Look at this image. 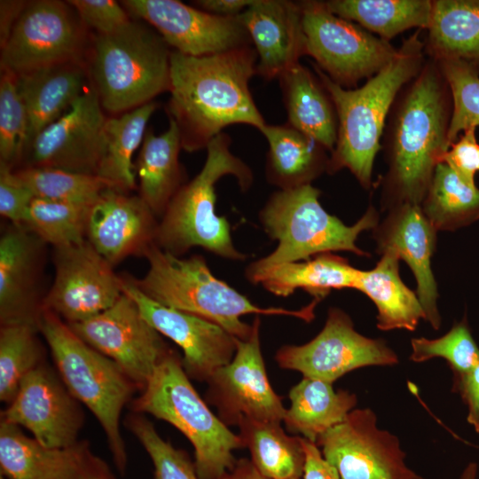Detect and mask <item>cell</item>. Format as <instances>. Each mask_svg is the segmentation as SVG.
I'll return each instance as SVG.
<instances>
[{"instance_id": "14", "label": "cell", "mask_w": 479, "mask_h": 479, "mask_svg": "<svg viewBox=\"0 0 479 479\" xmlns=\"http://www.w3.org/2000/svg\"><path fill=\"white\" fill-rule=\"evenodd\" d=\"M68 326L84 342L113 360L142 390L171 350L124 292L109 309Z\"/></svg>"}, {"instance_id": "29", "label": "cell", "mask_w": 479, "mask_h": 479, "mask_svg": "<svg viewBox=\"0 0 479 479\" xmlns=\"http://www.w3.org/2000/svg\"><path fill=\"white\" fill-rule=\"evenodd\" d=\"M181 136L176 122L169 118V128L161 135L147 130L136 161L139 196L155 216L161 217L170 200L185 184L179 162Z\"/></svg>"}, {"instance_id": "34", "label": "cell", "mask_w": 479, "mask_h": 479, "mask_svg": "<svg viewBox=\"0 0 479 479\" xmlns=\"http://www.w3.org/2000/svg\"><path fill=\"white\" fill-rule=\"evenodd\" d=\"M156 108V102L152 101L120 116L106 118L97 175L121 191L129 192L136 187L132 155L142 145L147 122Z\"/></svg>"}, {"instance_id": "16", "label": "cell", "mask_w": 479, "mask_h": 479, "mask_svg": "<svg viewBox=\"0 0 479 479\" xmlns=\"http://www.w3.org/2000/svg\"><path fill=\"white\" fill-rule=\"evenodd\" d=\"M253 333L238 340L232 360L217 369L207 381V401L227 426H238L242 417L283 422L287 409L271 386L262 354L261 319L255 316Z\"/></svg>"}, {"instance_id": "38", "label": "cell", "mask_w": 479, "mask_h": 479, "mask_svg": "<svg viewBox=\"0 0 479 479\" xmlns=\"http://www.w3.org/2000/svg\"><path fill=\"white\" fill-rule=\"evenodd\" d=\"M92 204L34 198L24 227L54 248L81 243Z\"/></svg>"}, {"instance_id": "21", "label": "cell", "mask_w": 479, "mask_h": 479, "mask_svg": "<svg viewBox=\"0 0 479 479\" xmlns=\"http://www.w3.org/2000/svg\"><path fill=\"white\" fill-rule=\"evenodd\" d=\"M157 217L138 195L111 187L92 204L86 239L113 266L156 245Z\"/></svg>"}, {"instance_id": "12", "label": "cell", "mask_w": 479, "mask_h": 479, "mask_svg": "<svg viewBox=\"0 0 479 479\" xmlns=\"http://www.w3.org/2000/svg\"><path fill=\"white\" fill-rule=\"evenodd\" d=\"M283 369L303 377L334 383L353 370L371 365H393L397 353L382 339L366 337L356 331L350 317L339 308H330L324 327L302 345H284L275 355Z\"/></svg>"}, {"instance_id": "53", "label": "cell", "mask_w": 479, "mask_h": 479, "mask_svg": "<svg viewBox=\"0 0 479 479\" xmlns=\"http://www.w3.org/2000/svg\"><path fill=\"white\" fill-rule=\"evenodd\" d=\"M83 479H114L107 465L99 458L90 455Z\"/></svg>"}, {"instance_id": "36", "label": "cell", "mask_w": 479, "mask_h": 479, "mask_svg": "<svg viewBox=\"0 0 479 479\" xmlns=\"http://www.w3.org/2000/svg\"><path fill=\"white\" fill-rule=\"evenodd\" d=\"M324 3L334 14L389 42L410 28L427 29L432 15L431 0H329Z\"/></svg>"}, {"instance_id": "9", "label": "cell", "mask_w": 479, "mask_h": 479, "mask_svg": "<svg viewBox=\"0 0 479 479\" xmlns=\"http://www.w3.org/2000/svg\"><path fill=\"white\" fill-rule=\"evenodd\" d=\"M39 331L50 348L62 381L100 423L114 462L123 475L127 453L120 417L138 388L113 360L84 342L52 312L43 310Z\"/></svg>"}, {"instance_id": "45", "label": "cell", "mask_w": 479, "mask_h": 479, "mask_svg": "<svg viewBox=\"0 0 479 479\" xmlns=\"http://www.w3.org/2000/svg\"><path fill=\"white\" fill-rule=\"evenodd\" d=\"M82 24L96 34H110L131 21L122 4L114 0H70L67 1Z\"/></svg>"}, {"instance_id": "23", "label": "cell", "mask_w": 479, "mask_h": 479, "mask_svg": "<svg viewBox=\"0 0 479 479\" xmlns=\"http://www.w3.org/2000/svg\"><path fill=\"white\" fill-rule=\"evenodd\" d=\"M239 20L257 54L256 75L279 77L306 55L300 2L254 0Z\"/></svg>"}, {"instance_id": "22", "label": "cell", "mask_w": 479, "mask_h": 479, "mask_svg": "<svg viewBox=\"0 0 479 479\" xmlns=\"http://www.w3.org/2000/svg\"><path fill=\"white\" fill-rule=\"evenodd\" d=\"M372 231L378 254L394 253L408 264L416 279V294L423 308L425 320L435 330L439 329L438 291L431 268L437 231L420 206L404 204L389 209L382 222Z\"/></svg>"}, {"instance_id": "49", "label": "cell", "mask_w": 479, "mask_h": 479, "mask_svg": "<svg viewBox=\"0 0 479 479\" xmlns=\"http://www.w3.org/2000/svg\"><path fill=\"white\" fill-rule=\"evenodd\" d=\"M302 442L305 452L302 479H341L336 469L324 459L316 443L303 437Z\"/></svg>"}, {"instance_id": "27", "label": "cell", "mask_w": 479, "mask_h": 479, "mask_svg": "<svg viewBox=\"0 0 479 479\" xmlns=\"http://www.w3.org/2000/svg\"><path fill=\"white\" fill-rule=\"evenodd\" d=\"M279 81L287 123L331 153L337 141L338 117L318 76L298 63L283 73Z\"/></svg>"}, {"instance_id": "44", "label": "cell", "mask_w": 479, "mask_h": 479, "mask_svg": "<svg viewBox=\"0 0 479 479\" xmlns=\"http://www.w3.org/2000/svg\"><path fill=\"white\" fill-rule=\"evenodd\" d=\"M126 424L148 453L153 479H200L187 454L165 441L141 413L128 416Z\"/></svg>"}, {"instance_id": "19", "label": "cell", "mask_w": 479, "mask_h": 479, "mask_svg": "<svg viewBox=\"0 0 479 479\" xmlns=\"http://www.w3.org/2000/svg\"><path fill=\"white\" fill-rule=\"evenodd\" d=\"M122 280L123 292L134 300L143 317L181 348L182 365L189 378L207 382L217 369L232 360L239 339L222 326L152 300L130 277H122Z\"/></svg>"}, {"instance_id": "51", "label": "cell", "mask_w": 479, "mask_h": 479, "mask_svg": "<svg viewBox=\"0 0 479 479\" xmlns=\"http://www.w3.org/2000/svg\"><path fill=\"white\" fill-rule=\"evenodd\" d=\"M25 1L0 2V43L1 46L6 42L12 27L27 6Z\"/></svg>"}, {"instance_id": "30", "label": "cell", "mask_w": 479, "mask_h": 479, "mask_svg": "<svg viewBox=\"0 0 479 479\" xmlns=\"http://www.w3.org/2000/svg\"><path fill=\"white\" fill-rule=\"evenodd\" d=\"M357 271L346 258L325 253L306 261L281 263L245 275L251 283L262 285L277 296L287 297L302 289L320 301L332 289H353Z\"/></svg>"}, {"instance_id": "41", "label": "cell", "mask_w": 479, "mask_h": 479, "mask_svg": "<svg viewBox=\"0 0 479 479\" xmlns=\"http://www.w3.org/2000/svg\"><path fill=\"white\" fill-rule=\"evenodd\" d=\"M28 116L18 88V75L1 68L0 161L13 168L27 143Z\"/></svg>"}, {"instance_id": "54", "label": "cell", "mask_w": 479, "mask_h": 479, "mask_svg": "<svg viewBox=\"0 0 479 479\" xmlns=\"http://www.w3.org/2000/svg\"><path fill=\"white\" fill-rule=\"evenodd\" d=\"M478 466L475 462H469L463 469L459 479H476Z\"/></svg>"}, {"instance_id": "42", "label": "cell", "mask_w": 479, "mask_h": 479, "mask_svg": "<svg viewBox=\"0 0 479 479\" xmlns=\"http://www.w3.org/2000/svg\"><path fill=\"white\" fill-rule=\"evenodd\" d=\"M436 62L452 94V113L448 130L451 146L464 130L479 126V73L459 60Z\"/></svg>"}, {"instance_id": "3", "label": "cell", "mask_w": 479, "mask_h": 479, "mask_svg": "<svg viewBox=\"0 0 479 479\" xmlns=\"http://www.w3.org/2000/svg\"><path fill=\"white\" fill-rule=\"evenodd\" d=\"M421 30L406 38L395 58L359 88H343L313 65L338 117L337 141L330 153L328 174L348 169L363 188H371L386 120L401 90L420 73L426 61Z\"/></svg>"}, {"instance_id": "20", "label": "cell", "mask_w": 479, "mask_h": 479, "mask_svg": "<svg viewBox=\"0 0 479 479\" xmlns=\"http://www.w3.org/2000/svg\"><path fill=\"white\" fill-rule=\"evenodd\" d=\"M77 403L61 378L41 364L22 380L1 420L27 428L47 447L66 448L78 443L82 426Z\"/></svg>"}, {"instance_id": "8", "label": "cell", "mask_w": 479, "mask_h": 479, "mask_svg": "<svg viewBox=\"0 0 479 479\" xmlns=\"http://www.w3.org/2000/svg\"><path fill=\"white\" fill-rule=\"evenodd\" d=\"M132 409L165 420L185 435L194 449L200 479H220L237 461L233 452L244 447L240 435L232 432L200 397L182 359L172 350L132 402Z\"/></svg>"}, {"instance_id": "13", "label": "cell", "mask_w": 479, "mask_h": 479, "mask_svg": "<svg viewBox=\"0 0 479 479\" xmlns=\"http://www.w3.org/2000/svg\"><path fill=\"white\" fill-rule=\"evenodd\" d=\"M316 444L341 479H423L406 465L399 439L378 427L370 408L353 409Z\"/></svg>"}, {"instance_id": "5", "label": "cell", "mask_w": 479, "mask_h": 479, "mask_svg": "<svg viewBox=\"0 0 479 479\" xmlns=\"http://www.w3.org/2000/svg\"><path fill=\"white\" fill-rule=\"evenodd\" d=\"M231 143L224 132L215 137L200 171L170 200L157 229L156 245L162 250L181 256L200 247L228 260L247 258L235 247L227 219L216 213L215 185L221 177L233 176L244 192L254 180L250 168L232 153Z\"/></svg>"}, {"instance_id": "32", "label": "cell", "mask_w": 479, "mask_h": 479, "mask_svg": "<svg viewBox=\"0 0 479 479\" xmlns=\"http://www.w3.org/2000/svg\"><path fill=\"white\" fill-rule=\"evenodd\" d=\"M399 261L396 254L387 252L372 270L357 271L353 289L373 301L378 310L376 326L382 331H414L425 319L417 294L400 278Z\"/></svg>"}, {"instance_id": "15", "label": "cell", "mask_w": 479, "mask_h": 479, "mask_svg": "<svg viewBox=\"0 0 479 479\" xmlns=\"http://www.w3.org/2000/svg\"><path fill=\"white\" fill-rule=\"evenodd\" d=\"M55 277L43 301V310L67 325L91 318L123 294L122 277L86 240L54 248Z\"/></svg>"}, {"instance_id": "55", "label": "cell", "mask_w": 479, "mask_h": 479, "mask_svg": "<svg viewBox=\"0 0 479 479\" xmlns=\"http://www.w3.org/2000/svg\"><path fill=\"white\" fill-rule=\"evenodd\" d=\"M0 479H6V478L3 475H0Z\"/></svg>"}, {"instance_id": "1", "label": "cell", "mask_w": 479, "mask_h": 479, "mask_svg": "<svg viewBox=\"0 0 479 479\" xmlns=\"http://www.w3.org/2000/svg\"><path fill=\"white\" fill-rule=\"evenodd\" d=\"M390 112L384 139L387 171L381 181V207L386 212L404 204L420 206L450 147L452 99L436 60L425 61Z\"/></svg>"}, {"instance_id": "4", "label": "cell", "mask_w": 479, "mask_h": 479, "mask_svg": "<svg viewBox=\"0 0 479 479\" xmlns=\"http://www.w3.org/2000/svg\"><path fill=\"white\" fill-rule=\"evenodd\" d=\"M145 257L149 263L145 275L130 278L143 294L164 306L212 321L240 341L253 333V324L240 319L243 315H285L310 322L319 302L314 299L300 310L260 307L217 279L201 255L182 258L153 245Z\"/></svg>"}, {"instance_id": "18", "label": "cell", "mask_w": 479, "mask_h": 479, "mask_svg": "<svg viewBox=\"0 0 479 479\" xmlns=\"http://www.w3.org/2000/svg\"><path fill=\"white\" fill-rule=\"evenodd\" d=\"M129 14L156 30L173 51L201 57L252 45L238 17H220L177 0H125Z\"/></svg>"}, {"instance_id": "50", "label": "cell", "mask_w": 479, "mask_h": 479, "mask_svg": "<svg viewBox=\"0 0 479 479\" xmlns=\"http://www.w3.org/2000/svg\"><path fill=\"white\" fill-rule=\"evenodd\" d=\"M254 0H197L193 6L220 17H238Z\"/></svg>"}, {"instance_id": "26", "label": "cell", "mask_w": 479, "mask_h": 479, "mask_svg": "<svg viewBox=\"0 0 479 479\" xmlns=\"http://www.w3.org/2000/svg\"><path fill=\"white\" fill-rule=\"evenodd\" d=\"M90 83L83 61L58 64L18 75L19 91L28 116L27 145L62 116Z\"/></svg>"}, {"instance_id": "37", "label": "cell", "mask_w": 479, "mask_h": 479, "mask_svg": "<svg viewBox=\"0 0 479 479\" xmlns=\"http://www.w3.org/2000/svg\"><path fill=\"white\" fill-rule=\"evenodd\" d=\"M420 208L437 232H453L479 220V189L465 184L441 162Z\"/></svg>"}, {"instance_id": "52", "label": "cell", "mask_w": 479, "mask_h": 479, "mask_svg": "<svg viewBox=\"0 0 479 479\" xmlns=\"http://www.w3.org/2000/svg\"><path fill=\"white\" fill-rule=\"evenodd\" d=\"M220 479H270L262 475L248 459H237L234 467Z\"/></svg>"}, {"instance_id": "2", "label": "cell", "mask_w": 479, "mask_h": 479, "mask_svg": "<svg viewBox=\"0 0 479 479\" xmlns=\"http://www.w3.org/2000/svg\"><path fill=\"white\" fill-rule=\"evenodd\" d=\"M256 64L253 45L201 57L172 50L167 110L178 126L184 150L207 148L229 125L260 130L266 124L249 90Z\"/></svg>"}, {"instance_id": "31", "label": "cell", "mask_w": 479, "mask_h": 479, "mask_svg": "<svg viewBox=\"0 0 479 479\" xmlns=\"http://www.w3.org/2000/svg\"><path fill=\"white\" fill-rule=\"evenodd\" d=\"M427 31L429 59L459 60L479 73V0H432Z\"/></svg>"}, {"instance_id": "17", "label": "cell", "mask_w": 479, "mask_h": 479, "mask_svg": "<svg viewBox=\"0 0 479 479\" xmlns=\"http://www.w3.org/2000/svg\"><path fill=\"white\" fill-rule=\"evenodd\" d=\"M106 117L91 82L71 107L26 146L23 168H54L97 175Z\"/></svg>"}, {"instance_id": "46", "label": "cell", "mask_w": 479, "mask_h": 479, "mask_svg": "<svg viewBox=\"0 0 479 479\" xmlns=\"http://www.w3.org/2000/svg\"><path fill=\"white\" fill-rule=\"evenodd\" d=\"M35 196L13 168L0 161V214L12 225L24 227Z\"/></svg>"}, {"instance_id": "24", "label": "cell", "mask_w": 479, "mask_h": 479, "mask_svg": "<svg viewBox=\"0 0 479 479\" xmlns=\"http://www.w3.org/2000/svg\"><path fill=\"white\" fill-rule=\"evenodd\" d=\"M45 243L25 227L12 225L0 239L1 325L28 323L39 328L43 301L39 280Z\"/></svg>"}, {"instance_id": "7", "label": "cell", "mask_w": 479, "mask_h": 479, "mask_svg": "<svg viewBox=\"0 0 479 479\" xmlns=\"http://www.w3.org/2000/svg\"><path fill=\"white\" fill-rule=\"evenodd\" d=\"M169 48L156 30L132 20L110 34H96L88 70L102 108L123 114L169 91Z\"/></svg>"}, {"instance_id": "33", "label": "cell", "mask_w": 479, "mask_h": 479, "mask_svg": "<svg viewBox=\"0 0 479 479\" xmlns=\"http://www.w3.org/2000/svg\"><path fill=\"white\" fill-rule=\"evenodd\" d=\"M288 397L291 404L283 420L287 430L313 443L343 421L357 403L354 393L308 377L292 387Z\"/></svg>"}, {"instance_id": "43", "label": "cell", "mask_w": 479, "mask_h": 479, "mask_svg": "<svg viewBox=\"0 0 479 479\" xmlns=\"http://www.w3.org/2000/svg\"><path fill=\"white\" fill-rule=\"evenodd\" d=\"M435 357L447 361L453 377L468 372L479 361V347L472 336L466 318L441 337L411 340L410 359L412 362L422 363Z\"/></svg>"}, {"instance_id": "48", "label": "cell", "mask_w": 479, "mask_h": 479, "mask_svg": "<svg viewBox=\"0 0 479 479\" xmlns=\"http://www.w3.org/2000/svg\"><path fill=\"white\" fill-rule=\"evenodd\" d=\"M452 390L467 408V421L479 433V361L468 372L453 377Z\"/></svg>"}, {"instance_id": "28", "label": "cell", "mask_w": 479, "mask_h": 479, "mask_svg": "<svg viewBox=\"0 0 479 479\" xmlns=\"http://www.w3.org/2000/svg\"><path fill=\"white\" fill-rule=\"evenodd\" d=\"M259 131L269 145L266 179L279 190L310 185L324 172H327L330 157L328 151L288 123H266Z\"/></svg>"}, {"instance_id": "35", "label": "cell", "mask_w": 479, "mask_h": 479, "mask_svg": "<svg viewBox=\"0 0 479 479\" xmlns=\"http://www.w3.org/2000/svg\"><path fill=\"white\" fill-rule=\"evenodd\" d=\"M280 424L242 417L239 435L262 475L270 479H302L305 452L302 436H288Z\"/></svg>"}, {"instance_id": "39", "label": "cell", "mask_w": 479, "mask_h": 479, "mask_svg": "<svg viewBox=\"0 0 479 479\" xmlns=\"http://www.w3.org/2000/svg\"><path fill=\"white\" fill-rule=\"evenodd\" d=\"M39 328L28 323L1 325L0 399L10 404L22 380L41 365Z\"/></svg>"}, {"instance_id": "10", "label": "cell", "mask_w": 479, "mask_h": 479, "mask_svg": "<svg viewBox=\"0 0 479 479\" xmlns=\"http://www.w3.org/2000/svg\"><path fill=\"white\" fill-rule=\"evenodd\" d=\"M306 55L333 82L350 89L369 79L397 55V48L355 22L331 12L324 1H301Z\"/></svg>"}, {"instance_id": "47", "label": "cell", "mask_w": 479, "mask_h": 479, "mask_svg": "<svg viewBox=\"0 0 479 479\" xmlns=\"http://www.w3.org/2000/svg\"><path fill=\"white\" fill-rule=\"evenodd\" d=\"M476 128L464 130L449 147L444 161L467 185L475 186V177L479 170V143Z\"/></svg>"}, {"instance_id": "25", "label": "cell", "mask_w": 479, "mask_h": 479, "mask_svg": "<svg viewBox=\"0 0 479 479\" xmlns=\"http://www.w3.org/2000/svg\"><path fill=\"white\" fill-rule=\"evenodd\" d=\"M91 454L83 443L47 447L19 426L1 420L0 470L6 479H83Z\"/></svg>"}, {"instance_id": "40", "label": "cell", "mask_w": 479, "mask_h": 479, "mask_svg": "<svg viewBox=\"0 0 479 479\" xmlns=\"http://www.w3.org/2000/svg\"><path fill=\"white\" fill-rule=\"evenodd\" d=\"M14 171L35 198L91 204L105 190L115 188L98 175L54 168H23Z\"/></svg>"}, {"instance_id": "6", "label": "cell", "mask_w": 479, "mask_h": 479, "mask_svg": "<svg viewBox=\"0 0 479 479\" xmlns=\"http://www.w3.org/2000/svg\"><path fill=\"white\" fill-rule=\"evenodd\" d=\"M320 193L311 184L272 193L260 210L259 220L265 232L278 241L277 247L249 263L245 273L337 251L370 255L357 247V240L360 233L378 224L375 208L370 205L357 223L346 225L325 210Z\"/></svg>"}, {"instance_id": "11", "label": "cell", "mask_w": 479, "mask_h": 479, "mask_svg": "<svg viewBox=\"0 0 479 479\" xmlns=\"http://www.w3.org/2000/svg\"><path fill=\"white\" fill-rule=\"evenodd\" d=\"M73 7L57 0L27 3L1 46V68L17 75L82 61L85 26Z\"/></svg>"}]
</instances>
